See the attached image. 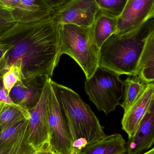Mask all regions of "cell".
Here are the masks:
<instances>
[{"mask_svg": "<svg viewBox=\"0 0 154 154\" xmlns=\"http://www.w3.org/2000/svg\"><path fill=\"white\" fill-rule=\"evenodd\" d=\"M48 78L40 99L34 107L29 110L30 114L26 136V143L35 151L49 142V130L47 111V101L50 87Z\"/></svg>", "mask_w": 154, "mask_h": 154, "instance_id": "obj_8", "label": "cell"}, {"mask_svg": "<svg viewBox=\"0 0 154 154\" xmlns=\"http://www.w3.org/2000/svg\"><path fill=\"white\" fill-rule=\"evenodd\" d=\"M154 101V82L149 83L146 88L134 105L124 113L122 128L128 135H134L152 102Z\"/></svg>", "mask_w": 154, "mask_h": 154, "instance_id": "obj_13", "label": "cell"}, {"mask_svg": "<svg viewBox=\"0 0 154 154\" xmlns=\"http://www.w3.org/2000/svg\"><path fill=\"white\" fill-rule=\"evenodd\" d=\"M100 11L95 0H73L52 9L51 17L58 25L90 28Z\"/></svg>", "mask_w": 154, "mask_h": 154, "instance_id": "obj_7", "label": "cell"}, {"mask_svg": "<svg viewBox=\"0 0 154 154\" xmlns=\"http://www.w3.org/2000/svg\"><path fill=\"white\" fill-rule=\"evenodd\" d=\"M6 52L0 60V78L13 65L21 66L24 78H51L60 58L59 25L51 16L17 23L0 36Z\"/></svg>", "mask_w": 154, "mask_h": 154, "instance_id": "obj_1", "label": "cell"}, {"mask_svg": "<svg viewBox=\"0 0 154 154\" xmlns=\"http://www.w3.org/2000/svg\"><path fill=\"white\" fill-rule=\"evenodd\" d=\"M34 154H59L52 148L49 142H47L35 151Z\"/></svg>", "mask_w": 154, "mask_h": 154, "instance_id": "obj_23", "label": "cell"}, {"mask_svg": "<svg viewBox=\"0 0 154 154\" xmlns=\"http://www.w3.org/2000/svg\"><path fill=\"white\" fill-rule=\"evenodd\" d=\"M52 9L66 4L73 0H43Z\"/></svg>", "mask_w": 154, "mask_h": 154, "instance_id": "obj_24", "label": "cell"}, {"mask_svg": "<svg viewBox=\"0 0 154 154\" xmlns=\"http://www.w3.org/2000/svg\"><path fill=\"white\" fill-rule=\"evenodd\" d=\"M117 18L99 11L89 28L90 36L96 46L100 49L105 42L116 31Z\"/></svg>", "mask_w": 154, "mask_h": 154, "instance_id": "obj_14", "label": "cell"}, {"mask_svg": "<svg viewBox=\"0 0 154 154\" xmlns=\"http://www.w3.org/2000/svg\"><path fill=\"white\" fill-rule=\"evenodd\" d=\"M6 49L3 47L0 46V60L4 56L6 52Z\"/></svg>", "mask_w": 154, "mask_h": 154, "instance_id": "obj_26", "label": "cell"}, {"mask_svg": "<svg viewBox=\"0 0 154 154\" xmlns=\"http://www.w3.org/2000/svg\"><path fill=\"white\" fill-rule=\"evenodd\" d=\"M26 119L18 109L10 106L5 109L0 116V133L10 127Z\"/></svg>", "mask_w": 154, "mask_h": 154, "instance_id": "obj_18", "label": "cell"}, {"mask_svg": "<svg viewBox=\"0 0 154 154\" xmlns=\"http://www.w3.org/2000/svg\"><path fill=\"white\" fill-rule=\"evenodd\" d=\"M23 79L24 78L20 65L15 64L9 68L2 78L3 85L8 94L14 85L20 80Z\"/></svg>", "mask_w": 154, "mask_h": 154, "instance_id": "obj_20", "label": "cell"}, {"mask_svg": "<svg viewBox=\"0 0 154 154\" xmlns=\"http://www.w3.org/2000/svg\"><path fill=\"white\" fill-rule=\"evenodd\" d=\"M154 143V101L152 102L135 133L126 143L127 154H141Z\"/></svg>", "mask_w": 154, "mask_h": 154, "instance_id": "obj_12", "label": "cell"}, {"mask_svg": "<svg viewBox=\"0 0 154 154\" xmlns=\"http://www.w3.org/2000/svg\"><path fill=\"white\" fill-rule=\"evenodd\" d=\"M2 78H0V101L4 102L7 105H10V106L18 109L23 114L26 119L29 120L30 116V114L29 111L25 110L21 107L14 104L13 102L9 97V94H8L4 87Z\"/></svg>", "mask_w": 154, "mask_h": 154, "instance_id": "obj_22", "label": "cell"}, {"mask_svg": "<svg viewBox=\"0 0 154 154\" xmlns=\"http://www.w3.org/2000/svg\"><path fill=\"white\" fill-rule=\"evenodd\" d=\"M145 154H154V149L153 148L150 151H148L145 153Z\"/></svg>", "mask_w": 154, "mask_h": 154, "instance_id": "obj_27", "label": "cell"}, {"mask_svg": "<svg viewBox=\"0 0 154 154\" xmlns=\"http://www.w3.org/2000/svg\"><path fill=\"white\" fill-rule=\"evenodd\" d=\"M127 0H95L102 12L115 18L122 13Z\"/></svg>", "mask_w": 154, "mask_h": 154, "instance_id": "obj_19", "label": "cell"}, {"mask_svg": "<svg viewBox=\"0 0 154 154\" xmlns=\"http://www.w3.org/2000/svg\"><path fill=\"white\" fill-rule=\"evenodd\" d=\"M153 32L154 16L131 31L113 34L100 48L99 67L119 76L137 75L141 55Z\"/></svg>", "mask_w": 154, "mask_h": 154, "instance_id": "obj_2", "label": "cell"}, {"mask_svg": "<svg viewBox=\"0 0 154 154\" xmlns=\"http://www.w3.org/2000/svg\"><path fill=\"white\" fill-rule=\"evenodd\" d=\"M137 75L146 83L154 80V32L147 39L138 64Z\"/></svg>", "mask_w": 154, "mask_h": 154, "instance_id": "obj_16", "label": "cell"}, {"mask_svg": "<svg viewBox=\"0 0 154 154\" xmlns=\"http://www.w3.org/2000/svg\"><path fill=\"white\" fill-rule=\"evenodd\" d=\"M16 23L11 13L0 4V36Z\"/></svg>", "mask_w": 154, "mask_h": 154, "instance_id": "obj_21", "label": "cell"}, {"mask_svg": "<svg viewBox=\"0 0 154 154\" xmlns=\"http://www.w3.org/2000/svg\"><path fill=\"white\" fill-rule=\"evenodd\" d=\"M154 16V0H127L120 16L115 34L131 31Z\"/></svg>", "mask_w": 154, "mask_h": 154, "instance_id": "obj_9", "label": "cell"}, {"mask_svg": "<svg viewBox=\"0 0 154 154\" xmlns=\"http://www.w3.org/2000/svg\"><path fill=\"white\" fill-rule=\"evenodd\" d=\"M127 77L124 81V100L120 105L124 109V113L137 100L149 84L143 81L137 75Z\"/></svg>", "mask_w": 154, "mask_h": 154, "instance_id": "obj_17", "label": "cell"}, {"mask_svg": "<svg viewBox=\"0 0 154 154\" xmlns=\"http://www.w3.org/2000/svg\"><path fill=\"white\" fill-rule=\"evenodd\" d=\"M50 83L71 134L73 143L70 154H80L86 146L107 135L104 127L77 93L51 79Z\"/></svg>", "mask_w": 154, "mask_h": 154, "instance_id": "obj_3", "label": "cell"}, {"mask_svg": "<svg viewBox=\"0 0 154 154\" xmlns=\"http://www.w3.org/2000/svg\"><path fill=\"white\" fill-rule=\"evenodd\" d=\"M17 23H28L51 16L52 9L43 0H0Z\"/></svg>", "mask_w": 154, "mask_h": 154, "instance_id": "obj_10", "label": "cell"}, {"mask_svg": "<svg viewBox=\"0 0 154 154\" xmlns=\"http://www.w3.org/2000/svg\"><path fill=\"white\" fill-rule=\"evenodd\" d=\"M60 55L71 57L90 78L99 67V50L90 36L89 28L74 24L59 25Z\"/></svg>", "mask_w": 154, "mask_h": 154, "instance_id": "obj_4", "label": "cell"}, {"mask_svg": "<svg viewBox=\"0 0 154 154\" xmlns=\"http://www.w3.org/2000/svg\"><path fill=\"white\" fill-rule=\"evenodd\" d=\"M86 93L99 111L106 115L120 105L124 95V81L120 76L98 67L93 75L86 79Z\"/></svg>", "mask_w": 154, "mask_h": 154, "instance_id": "obj_5", "label": "cell"}, {"mask_svg": "<svg viewBox=\"0 0 154 154\" xmlns=\"http://www.w3.org/2000/svg\"><path fill=\"white\" fill-rule=\"evenodd\" d=\"M10 105H7V104H5L4 102H2V101H0V116H1V114L2 113L3 111L6 109L8 107L10 106Z\"/></svg>", "mask_w": 154, "mask_h": 154, "instance_id": "obj_25", "label": "cell"}, {"mask_svg": "<svg viewBox=\"0 0 154 154\" xmlns=\"http://www.w3.org/2000/svg\"><path fill=\"white\" fill-rule=\"evenodd\" d=\"M47 111L51 145L58 153L70 154L73 143L71 134L51 83Z\"/></svg>", "mask_w": 154, "mask_h": 154, "instance_id": "obj_6", "label": "cell"}, {"mask_svg": "<svg viewBox=\"0 0 154 154\" xmlns=\"http://www.w3.org/2000/svg\"><path fill=\"white\" fill-rule=\"evenodd\" d=\"M145 154V153H144V154Z\"/></svg>", "mask_w": 154, "mask_h": 154, "instance_id": "obj_29", "label": "cell"}, {"mask_svg": "<svg viewBox=\"0 0 154 154\" xmlns=\"http://www.w3.org/2000/svg\"><path fill=\"white\" fill-rule=\"evenodd\" d=\"M49 78L46 76H38L20 80L10 91V98L14 104L29 111L39 101Z\"/></svg>", "mask_w": 154, "mask_h": 154, "instance_id": "obj_11", "label": "cell"}, {"mask_svg": "<svg viewBox=\"0 0 154 154\" xmlns=\"http://www.w3.org/2000/svg\"><path fill=\"white\" fill-rule=\"evenodd\" d=\"M0 154H9L7 153H0Z\"/></svg>", "mask_w": 154, "mask_h": 154, "instance_id": "obj_28", "label": "cell"}, {"mask_svg": "<svg viewBox=\"0 0 154 154\" xmlns=\"http://www.w3.org/2000/svg\"><path fill=\"white\" fill-rule=\"evenodd\" d=\"M126 142L119 134L107 135L86 146L80 154H127Z\"/></svg>", "mask_w": 154, "mask_h": 154, "instance_id": "obj_15", "label": "cell"}]
</instances>
